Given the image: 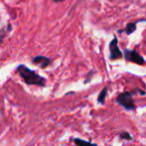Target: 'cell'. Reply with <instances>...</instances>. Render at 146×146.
I'll return each mask as SVG.
<instances>
[{
    "instance_id": "obj_3",
    "label": "cell",
    "mask_w": 146,
    "mask_h": 146,
    "mask_svg": "<svg viewBox=\"0 0 146 146\" xmlns=\"http://www.w3.org/2000/svg\"><path fill=\"white\" fill-rule=\"evenodd\" d=\"M125 60L131 63L137 64V65H144L145 60L138 54V52L135 50H125L124 51Z\"/></svg>"
},
{
    "instance_id": "obj_9",
    "label": "cell",
    "mask_w": 146,
    "mask_h": 146,
    "mask_svg": "<svg viewBox=\"0 0 146 146\" xmlns=\"http://www.w3.org/2000/svg\"><path fill=\"white\" fill-rule=\"evenodd\" d=\"M136 23H130L128 24V25L126 26V28L124 29L125 32L127 33V34H131V33H133V31L136 29Z\"/></svg>"
},
{
    "instance_id": "obj_4",
    "label": "cell",
    "mask_w": 146,
    "mask_h": 146,
    "mask_svg": "<svg viewBox=\"0 0 146 146\" xmlns=\"http://www.w3.org/2000/svg\"><path fill=\"white\" fill-rule=\"evenodd\" d=\"M109 52H110L109 58L110 60H112V61L122 58V53H121L120 49H119V47H118L116 38H114L113 41H111V43L109 45Z\"/></svg>"
},
{
    "instance_id": "obj_8",
    "label": "cell",
    "mask_w": 146,
    "mask_h": 146,
    "mask_svg": "<svg viewBox=\"0 0 146 146\" xmlns=\"http://www.w3.org/2000/svg\"><path fill=\"white\" fill-rule=\"evenodd\" d=\"M119 137H120L121 139H123V140H132L133 137L131 136V134L129 132H127V131H121L120 133H119Z\"/></svg>"
},
{
    "instance_id": "obj_10",
    "label": "cell",
    "mask_w": 146,
    "mask_h": 146,
    "mask_svg": "<svg viewBox=\"0 0 146 146\" xmlns=\"http://www.w3.org/2000/svg\"><path fill=\"white\" fill-rule=\"evenodd\" d=\"M54 2H56V3H58V2H62V1H64V0H53Z\"/></svg>"
},
{
    "instance_id": "obj_6",
    "label": "cell",
    "mask_w": 146,
    "mask_h": 146,
    "mask_svg": "<svg viewBox=\"0 0 146 146\" xmlns=\"http://www.w3.org/2000/svg\"><path fill=\"white\" fill-rule=\"evenodd\" d=\"M71 140L74 142L75 146H98L96 143H92V142H90V141H86V140H84V139L77 138V137L71 138Z\"/></svg>"
},
{
    "instance_id": "obj_7",
    "label": "cell",
    "mask_w": 146,
    "mask_h": 146,
    "mask_svg": "<svg viewBox=\"0 0 146 146\" xmlns=\"http://www.w3.org/2000/svg\"><path fill=\"white\" fill-rule=\"evenodd\" d=\"M107 94H108V88L105 87L101 90V92H99L97 96V104H105V100H106V96H107Z\"/></svg>"
},
{
    "instance_id": "obj_1",
    "label": "cell",
    "mask_w": 146,
    "mask_h": 146,
    "mask_svg": "<svg viewBox=\"0 0 146 146\" xmlns=\"http://www.w3.org/2000/svg\"><path fill=\"white\" fill-rule=\"evenodd\" d=\"M17 73L24 81V83L29 86H37V87H45L46 80L40 75L36 74L34 71L30 70L28 67L24 65H19L16 69Z\"/></svg>"
},
{
    "instance_id": "obj_5",
    "label": "cell",
    "mask_w": 146,
    "mask_h": 146,
    "mask_svg": "<svg viewBox=\"0 0 146 146\" xmlns=\"http://www.w3.org/2000/svg\"><path fill=\"white\" fill-rule=\"evenodd\" d=\"M32 63L39 66L42 69H45V68L48 67L51 64V60L44 56H36L35 58H33V60H32Z\"/></svg>"
},
{
    "instance_id": "obj_2",
    "label": "cell",
    "mask_w": 146,
    "mask_h": 146,
    "mask_svg": "<svg viewBox=\"0 0 146 146\" xmlns=\"http://www.w3.org/2000/svg\"><path fill=\"white\" fill-rule=\"evenodd\" d=\"M135 94V92H121L117 96L115 102L118 104H120L122 108H124L126 110H134L136 108V104L133 100V96Z\"/></svg>"
}]
</instances>
